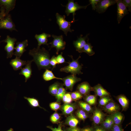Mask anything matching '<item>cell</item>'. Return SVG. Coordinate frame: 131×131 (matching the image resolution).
<instances>
[{"label": "cell", "mask_w": 131, "mask_h": 131, "mask_svg": "<svg viewBox=\"0 0 131 131\" xmlns=\"http://www.w3.org/2000/svg\"><path fill=\"white\" fill-rule=\"evenodd\" d=\"M100 1V0H89L90 4H91L93 10H95L96 9V5Z\"/></svg>", "instance_id": "f6af8a7d"}, {"label": "cell", "mask_w": 131, "mask_h": 131, "mask_svg": "<svg viewBox=\"0 0 131 131\" xmlns=\"http://www.w3.org/2000/svg\"><path fill=\"white\" fill-rule=\"evenodd\" d=\"M76 115L78 118L83 121L86 120L88 116L85 111L82 109L78 110L76 112Z\"/></svg>", "instance_id": "836d02e7"}, {"label": "cell", "mask_w": 131, "mask_h": 131, "mask_svg": "<svg viewBox=\"0 0 131 131\" xmlns=\"http://www.w3.org/2000/svg\"></svg>", "instance_id": "f5cc1de1"}, {"label": "cell", "mask_w": 131, "mask_h": 131, "mask_svg": "<svg viewBox=\"0 0 131 131\" xmlns=\"http://www.w3.org/2000/svg\"><path fill=\"white\" fill-rule=\"evenodd\" d=\"M117 5V20L119 24L122 18L129 13L126 7L121 0H116Z\"/></svg>", "instance_id": "30bf717a"}, {"label": "cell", "mask_w": 131, "mask_h": 131, "mask_svg": "<svg viewBox=\"0 0 131 131\" xmlns=\"http://www.w3.org/2000/svg\"><path fill=\"white\" fill-rule=\"evenodd\" d=\"M109 131H124L120 125L114 124Z\"/></svg>", "instance_id": "ee69618b"}, {"label": "cell", "mask_w": 131, "mask_h": 131, "mask_svg": "<svg viewBox=\"0 0 131 131\" xmlns=\"http://www.w3.org/2000/svg\"><path fill=\"white\" fill-rule=\"evenodd\" d=\"M72 59L71 62L67 63L68 65L67 66L61 68L60 69L61 72H63L66 73H70L72 74L76 75L77 74H82L83 73L81 71L82 65H80L78 61V59L81 57L79 56L76 60L74 59L72 55L69 56Z\"/></svg>", "instance_id": "7a4b0ae2"}, {"label": "cell", "mask_w": 131, "mask_h": 131, "mask_svg": "<svg viewBox=\"0 0 131 131\" xmlns=\"http://www.w3.org/2000/svg\"><path fill=\"white\" fill-rule=\"evenodd\" d=\"M97 96L96 95H87L84 96V99L86 102L90 105H95L96 102Z\"/></svg>", "instance_id": "f1b7e54d"}, {"label": "cell", "mask_w": 131, "mask_h": 131, "mask_svg": "<svg viewBox=\"0 0 131 131\" xmlns=\"http://www.w3.org/2000/svg\"><path fill=\"white\" fill-rule=\"evenodd\" d=\"M64 131H65V130H64Z\"/></svg>", "instance_id": "816d5d0a"}, {"label": "cell", "mask_w": 131, "mask_h": 131, "mask_svg": "<svg viewBox=\"0 0 131 131\" xmlns=\"http://www.w3.org/2000/svg\"><path fill=\"white\" fill-rule=\"evenodd\" d=\"M26 61L23 60L16 57V58L11 60L10 64L14 70L16 71L22 69L23 66L26 65Z\"/></svg>", "instance_id": "44dd1931"}, {"label": "cell", "mask_w": 131, "mask_h": 131, "mask_svg": "<svg viewBox=\"0 0 131 131\" xmlns=\"http://www.w3.org/2000/svg\"><path fill=\"white\" fill-rule=\"evenodd\" d=\"M4 29L10 31H17L15 25L13 22L10 14L5 16L0 20V29Z\"/></svg>", "instance_id": "52a82bcc"}, {"label": "cell", "mask_w": 131, "mask_h": 131, "mask_svg": "<svg viewBox=\"0 0 131 131\" xmlns=\"http://www.w3.org/2000/svg\"><path fill=\"white\" fill-rule=\"evenodd\" d=\"M16 0H0V7L2 6L5 10V16L15 8Z\"/></svg>", "instance_id": "9a60e30c"}, {"label": "cell", "mask_w": 131, "mask_h": 131, "mask_svg": "<svg viewBox=\"0 0 131 131\" xmlns=\"http://www.w3.org/2000/svg\"><path fill=\"white\" fill-rule=\"evenodd\" d=\"M1 37V36H0V37Z\"/></svg>", "instance_id": "f907efd6"}, {"label": "cell", "mask_w": 131, "mask_h": 131, "mask_svg": "<svg viewBox=\"0 0 131 131\" xmlns=\"http://www.w3.org/2000/svg\"><path fill=\"white\" fill-rule=\"evenodd\" d=\"M77 89V91L84 96L89 94L90 92L93 90L92 87L87 82H82L78 84Z\"/></svg>", "instance_id": "2e32d148"}, {"label": "cell", "mask_w": 131, "mask_h": 131, "mask_svg": "<svg viewBox=\"0 0 131 131\" xmlns=\"http://www.w3.org/2000/svg\"><path fill=\"white\" fill-rule=\"evenodd\" d=\"M112 115L107 116L99 125L107 131H109L114 125Z\"/></svg>", "instance_id": "ffe728a7"}, {"label": "cell", "mask_w": 131, "mask_h": 131, "mask_svg": "<svg viewBox=\"0 0 131 131\" xmlns=\"http://www.w3.org/2000/svg\"><path fill=\"white\" fill-rule=\"evenodd\" d=\"M90 4L86 6H81L79 5L77 2H74V0H68V3L66 5L63 6L62 4L61 5L63 6L66 7L65 12L67 16H69L70 13L73 14V18L72 21L74 22L75 21L74 16L76 14L75 13L76 11L82 8L86 9Z\"/></svg>", "instance_id": "277c9868"}, {"label": "cell", "mask_w": 131, "mask_h": 131, "mask_svg": "<svg viewBox=\"0 0 131 131\" xmlns=\"http://www.w3.org/2000/svg\"><path fill=\"white\" fill-rule=\"evenodd\" d=\"M52 36L53 38V40L49 44L51 45L50 49L55 48L56 49V54H58L59 51L65 49L66 42L63 41V36L62 35L57 36L52 35Z\"/></svg>", "instance_id": "5b68a950"}, {"label": "cell", "mask_w": 131, "mask_h": 131, "mask_svg": "<svg viewBox=\"0 0 131 131\" xmlns=\"http://www.w3.org/2000/svg\"><path fill=\"white\" fill-rule=\"evenodd\" d=\"M24 98L27 100L29 105L33 107H39L45 111H46L44 108L40 106L39 100L37 98L34 97H27L25 96L24 97Z\"/></svg>", "instance_id": "484cf974"}, {"label": "cell", "mask_w": 131, "mask_h": 131, "mask_svg": "<svg viewBox=\"0 0 131 131\" xmlns=\"http://www.w3.org/2000/svg\"><path fill=\"white\" fill-rule=\"evenodd\" d=\"M78 105L82 109L88 112L93 111L92 108L90 105L86 102L80 101L78 102Z\"/></svg>", "instance_id": "1f68e13d"}, {"label": "cell", "mask_w": 131, "mask_h": 131, "mask_svg": "<svg viewBox=\"0 0 131 131\" xmlns=\"http://www.w3.org/2000/svg\"><path fill=\"white\" fill-rule=\"evenodd\" d=\"M73 100L76 101L81 99L83 96L78 91H76L70 93Z\"/></svg>", "instance_id": "8d00e7d4"}, {"label": "cell", "mask_w": 131, "mask_h": 131, "mask_svg": "<svg viewBox=\"0 0 131 131\" xmlns=\"http://www.w3.org/2000/svg\"><path fill=\"white\" fill-rule=\"evenodd\" d=\"M63 53H61L60 54L58 55L56 57L57 64H61L65 62H66L65 59L62 56Z\"/></svg>", "instance_id": "ab89813d"}, {"label": "cell", "mask_w": 131, "mask_h": 131, "mask_svg": "<svg viewBox=\"0 0 131 131\" xmlns=\"http://www.w3.org/2000/svg\"><path fill=\"white\" fill-rule=\"evenodd\" d=\"M63 124L61 122H60L58 125L57 128H53L52 126H47V128L50 129L52 131H64L62 129Z\"/></svg>", "instance_id": "f35d334b"}, {"label": "cell", "mask_w": 131, "mask_h": 131, "mask_svg": "<svg viewBox=\"0 0 131 131\" xmlns=\"http://www.w3.org/2000/svg\"><path fill=\"white\" fill-rule=\"evenodd\" d=\"M119 106L115 102L111 101L104 106L103 109L105 112L111 114L119 111Z\"/></svg>", "instance_id": "ac0fdd59"}, {"label": "cell", "mask_w": 131, "mask_h": 131, "mask_svg": "<svg viewBox=\"0 0 131 131\" xmlns=\"http://www.w3.org/2000/svg\"><path fill=\"white\" fill-rule=\"evenodd\" d=\"M7 131H14V130L13 129L10 128Z\"/></svg>", "instance_id": "681fc988"}, {"label": "cell", "mask_w": 131, "mask_h": 131, "mask_svg": "<svg viewBox=\"0 0 131 131\" xmlns=\"http://www.w3.org/2000/svg\"><path fill=\"white\" fill-rule=\"evenodd\" d=\"M49 106L51 109L55 111L60 109L61 106L59 102L57 101L51 103Z\"/></svg>", "instance_id": "74e56055"}, {"label": "cell", "mask_w": 131, "mask_h": 131, "mask_svg": "<svg viewBox=\"0 0 131 131\" xmlns=\"http://www.w3.org/2000/svg\"><path fill=\"white\" fill-rule=\"evenodd\" d=\"M16 39L14 38H11L7 35L6 38L2 41L7 43L4 47V49L7 53V58H11L14 55V45Z\"/></svg>", "instance_id": "8992f818"}, {"label": "cell", "mask_w": 131, "mask_h": 131, "mask_svg": "<svg viewBox=\"0 0 131 131\" xmlns=\"http://www.w3.org/2000/svg\"><path fill=\"white\" fill-rule=\"evenodd\" d=\"M67 92L65 89L64 88L62 84L59 87L56 95V98L57 102H60L62 100L64 95Z\"/></svg>", "instance_id": "f546056e"}, {"label": "cell", "mask_w": 131, "mask_h": 131, "mask_svg": "<svg viewBox=\"0 0 131 131\" xmlns=\"http://www.w3.org/2000/svg\"><path fill=\"white\" fill-rule=\"evenodd\" d=\"M92 47L91 44L88 41L83 48L82 52H85L89 56H92L95 53V52L92 49Z\"/></svg>", "instance_id": "4dcf8cb0"}, {"label": "cell", "mask_w": 131, "mask_h": 131, "mask_svg": "<svg viewBox=\"0 0 131 131\" xmlns=\"http://www.w3.org/2000/svg\"><path fill=\"white\" fill-rule=\"evenodd\" d=\"M33 61V60L27 61L25 67L21 69V71L19 73V74L23 75L25 77V82L31 77L32 74L31 64Z\"/></svg>", "instance_id": "5bb4252c"}, {"label": "cell", "mask_w": 131, "mask_h": 131, "mask_svg": "<svg viewBox=\"0 0 131 131\" xmlns=\"http://www.w3.org/2000/svg\"><path fill=\"white\" fill-rule=\"evenodd\" d=\"M92 127L93 131H107L100 125L94 124Z\"/></svg>", "instance_id": "7bdbcfd3"}, {"label": "cell", "mask_w": 131, "mask_h": 131, "mask_svg": "<svg viewBox=\"0 0 131 131\" xmlns=\"http://www.w3.org/2000/svg\"><path fill=\"white\" fill-rule=\"evenodd\" d=\"M61 119V116L56 111L52 114L50 118V121L52 123L57 124L60 123Z\"/></svg>", "instance_id": "d6a6232c"}, {"label": "cell", "mask_w": 131, "mask_h": 131, "mask_svg": "<svg viewBox=\"0 0 131 131\" xmlns=\"http://www.w3.org/2000/svg\"><path fill=\"white\" fill-rule=\"evenodd\" d=\"M62 100L65 104L71 103L73 101L70 92H66L63 96Z\"/></svg>", "instance_id": "d590c367"}, {"label": "cell", "mask_w": 131, "mask_h": 131, "mask_svg": "<svg viewBox=\"0 0 131 131\" xmlns=\"http://www.w3.org/2000/svg\"><path fill=\"white\" fill-rule=\"evenodd\" d=\"M49 63L50 66H51L53 67L52 69L56 67V66L57 64V63L56 57L55 56H53L50 59Z\"/></svg>", "instance_id": "60d3db41"}, {"label": "cell", "mask_w": 131, "mask_h": 131, "mask_svg": "<svg viewBox=\"0 0 131 131\" xmlns=\"http://www.w3.org/2000/svg\"><path fill=\"white\" fill-rule=\"evenodd\" d=\"M51 36L50 34L45 33H43L39 35L36 34L35 37L38 41L37 48H40V46L42 44L48 45L49 44L47 43L48 38L50 37Z\"/></svg>", "instance_id": "d6986e66"}, {"label": "cell", "mask_w": 131, "mask_h": 131, "mask_svg": "<svg viewBox=\"0 0 131 131\" xmlns=\"http://www.w3.org/2000/svg\"><path fill=\"white\" fill-rule=\"evenodd\" d=\"M106 115L101 110L96 108L93 111L92 120L94 124L99 125L104 120Z\"/></svg>", "instance_id": "8fae6325"}, {"label": "cell", "mask_w": 131, "mask_h": 131, "mask_svg": "<svg viewBox=\"0 0 131 131\" xmlns=\"http://www.w3.org/2000/svg\"><path fill=\"white\" fill-rule=\"evenodd\" d=\"M81 80V78L77 77L76 75L72 74L62 78V80L66 89L69 90L71 91L73 90L75 84Z\"/></svg>", "instance_id": "ba28073f"}, {"label": "cell", "mask_w": 131, "mask_h": 131, "mask_svg": "<svg viewBox=\"0 0 131 131\" xmlns=\"http://www.w3.org/2000/svg\"><path fill=\"white\" fill-rule=\"evenodd\" d=\"M81 129L77 126L74 128L68 127L67 128L66 130V131H81Z\"/></svg>", "instance_id": "bcb514c9"}, {"label": "cell", "mask_w": 131, "mask_h": 131, "mask_svg": "<svg viewBox=\"0 0 131 131\" xmlns=\"http://www.w3.org/2000/svg\"><path fill=\"white\" fill-rule=\"evenodd\" d=\"M116 99L122 106L123 110H126L128 108L129 105V101L125 96L120 95L117 97Z\"/></svg>", "instance_id": "cb8c5ba5"}, {"label": "cell", "mask_w": 131, "mask_h": 131, "mask_svg": "<svg viewBox=\"0 0 131 131\" xmlns=\"http://www.w3.org/2000/svg\"><path fill=\"white\" fill-rule=\"evenodd\" d=\"M122 2L127 8L128 11L131 12V0H123Z\"/></svg>", "instance_id": "b9f144b4"}, {"label": "cell", "mask_w": 131, "mask_h": 131, "mask_svg": "<svg viewBox=\"0 0 131 131\" xmlns=\"http://www.w3.org/2000/svg\"><path fill=\"white\" fill-rule=\"evenodd\" d=\"M57 18V23L58 25L59 29L63 31L64 34L67 36V33L68 32H72L74 30L70 29L71 24L74 22L73 21L68 22L65 19L66 16L65 15L62 16L58 13H57L56 15Z\"/></svg>", "instance_id": "3957f363"}, {"label": "cell", "mask_w": 131, "mask_h": 131, "mask_svg": "<svg viewBox=\"0 0 131 131\" xmlns=\"http://www.w3.org/2000/svg\"><path fill=\"white\" fill-rule=\"evenodd\" d=\"M42 77L43 79L46 81H49L54 79L62 80V78L56 77L52 72L48 69H46Z\"/></svg>", "instance_id": "4316f807"}, {"label": "cell", "mask_w": 131, "mask_h": 131, "mask_svg": "<svg viewBox=\"0 0 131 131\" xmlns=\"http://www.w3.org/2000/svg\"><path fill=\"white\" fill-rule=\"evenodd\" d=\"M111 101V99L109 96H107L100 98L99 100V105L102 106H104Z\"/></svg>", "instance_id": "e575fe53"}, {"label": "cell", "mask_w": 131, "mask_h": 131, "mask_svg": "<svg viewBox=\"0 0 131 131\" xmlns=\"http://www.w3.org/2000/svg\"><path fill=\"white\" fill-rule=\"evenodd\" d=\"M79 123L78 119L72 114L68 115L66 119L65 124L70 126L74 128L77 127Z\"/></svg>", "instance_id": "603a6c76"}, {"label": "cell", "mask_w": 131, "mask_h": 131, "mask_svg": "<svg viewBox=\"0 0 131 131\" xmlns=\"http://www.w3.org/2000/svg\"><path fill=\"white\" fill-rule=\"evenodd\" d=\"M16 45L14 48L15 51L14 52V55L20 58L23 53L26 51L25 48L28 45V40H26L21 42H18L16 43Z\"/></svg>", "instance_id": "4fadbf2b"}, {"label": "cell", "mask_w": 131, "mask_h": 131, "mask_svg": "<svg viewBox=\"0 0 131 131\" xmlns=\"http://www.w3.org/2000/svg\"><path fill=\"white\" fill-rule=\"evenodd\" d=\"M116 3V0H102L96 6V11L99 13L104 12L109 6Z\"/></svg>", "instance_id": "9c48e42d"}, {"label": "cell", "mask_w": 131, "mask_h": 131, "mask_svg": "<svg viewBox=\"0 0 131 131\" xmlns=\"http://www.w3.org/2000/svg\"><path fill=\"white\" fill-rule=\"evenodd\" d=\"M114 124L120 125L124 118V116L119 111L111 114Z\"/></svg>", "instance_id": "d4e9b609"}, {"label": "cell", "mask_w": 131, "mask_h": 131, "mask_svg": "<svg viewBox=\"0 0 131 131\" xmlns=\"http://www.w3.org/2000/svg\"><path fill=\"white\" fill-rule=\"evenodd\" d=\"M62 84L58 82H56L50 85L49 88V93L51 95L55 96L58 89Z\"/></svg>", "instance_id": "83f0119b"}, {"label": "cell", "mask_w": 131, "mask_h": 131, "mask_svg": "<svg viewBox=\"0 0 131 131\" xmlns=\"http://www.w3.org/2000/svg\"><path fill=\"white\" fill-rule=\"evenodd\" d=\"M29 54L32 56L33 60L39 69H48L51 68L50 64V56L49 51L44 48H34L29 50Z\"/></svg>", "instance_id": "6da1fadb"}, {"label": "cell", "mask_w": 131, "mask_h": 131, "mask_svg": "<svg viewBox=\"0 0 131 131\" xmlns=\"http://www.w3.org/2000/svg\"><path fill=\"white\" fill-rule=\"evenodd\" d=\"M81 131H93L92 127L87 126L81 129Z\"/></svg>", "instance_id": "c3c4849f"}, {"label": "cell", "mask_w": 131, "mask_h": 131, "mask_svg": "<svg viewBox=\"0 0 131 131\" xmlns=\"http://www.w3.org/2000/svg\"><path fill=\"white\" fill-rule=\"evenodd\" d=\"M92 90L94 91L96 95L100 98L110 95V93L100 84L95 86L92 87Z\"/></svg>", "instance_id": "7402d4cb"}, {"label": "cell", "mask_w": 131, "mask_h": 131, "mask_svg": "<svg viewBox=\"0 0 131 131\" xmlns=\"http://www.w3.org/2000/svg\"><path fill=\"white\" fill-rule=\"evenodd\" d=\"M0 20L4 17L5 16V10L4 7L2 6L0 7Z\"/></svg>", "instance_id": "7dc6e473"}, {"label": "cell", "mask_w": 131, "mask_h": 131, "mask_svg": "<svg viewBox=\"0 0 131 131\" xmlns=\"http://www.w3.org/2000/svg\"><path fill=\"white\" fill-rule=\"evenodd\" d=\"M89 34H87L85 36L82 37V35L81 34L80 37L78 38L76 41H74L73 44L77 51L79 53H82V50L83 47L86 43V41H89L88 36Z\"/></svg>", "instance_id": "7c38bea8"}, {"label": "cell", "mask_w": 131, "mask_h": 131, "mask_svg": "<svg viewBox=\"0 0 131 131\" xmlns=\"http://www.w3.org/2000/svg\"><path fill=\"white\" fill-rule=\"evenodd\" d=\"M76 107L75 103H64L61 106L60 109L63 114L65 115H69L72 114Z\"/></svg>", "instance_id": "e0dca14e"}]
</instances>
